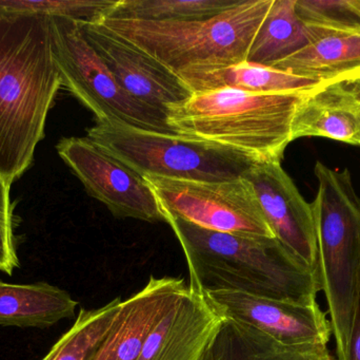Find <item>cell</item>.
<instances>
[{
	"label": "cell",
	"instance_id": "obj_1",
	"mask_svg": "<svg viewBox=\"0 0 360 360\" xmlns=\"http://www.w3.org/2000/svg\"><path fill=\"white\" fill-rule=\"evenodd\" d=\"M60 88L50 17L0 14V175L11 185L33 162Z\"/></svg>",
	"mask_w": 360,
	"mask_h": 360
},
{
	"label": "cell",
	"instance_id": "obj_2",
	"mask_svg": "<svg viewBox=\"0 0 360 360\" xmlns=\"http://www.w3.org/2000/svg\"><path fill=\"white\" fill-rule=\"evenodd\" d=\"M184 251L188 287L197 293L231 291L302 304H316L317 273L276 238L215 232L165 216Z\"/></svg>",
	"mask_w": 360,
	"mask_h": 360
},
{
	"label": "cell",
	"instance_id": "obj_3",
	"mask_svg": "<svg viewBox=\"0 0 360 360\" xmlns=\"http://www.w3.org/2000/svg\"><path fill=\"white\" fill-rule=\"evenodd\" d=\"M310 91L256 93L224 88L192 93L168 107L167 123L176 135L233 148L260 162L281 163L294 141L296 112Z\"/></svg>",
	"mask_w": 360,
	"mask_h": 360
},
{
	"label": "cell",
	"instance_id": "obj_4",
	"mask_svg": "<svg viewBox=\"0 0 360 360\" xmlns=\"http://www.w3.org/2000/svg\"><path fill=\"white\" fill-rule=\"evenodd\" d=\"M274 0H241L209 19L139 20L108 17L96 23L179 75L247 61Z\"/></svg>",
	"mask_w": 360,
	"mask_h": 360
},
{
	"label": "cell",
	"instance_id": "obj_5",
	"mask_svg": "<svg viewBox=\"0 0 360 360\" xmlns=\"http://www.w3.org/2000/svg\"><path fill=\"white\" fill-rule=\"evenodd\" d=\"M316 198L311 204L317 241L316 273L329 306L338 360L348 346L360 271V199L350 171L317 162Z\"/></svg>",
	"mask_w": 360,
	"mask_h": 360
},
{
	"label": "cell",
	"instance_id": "obj_6",
	"mask_svg": "<svg viewBox=\"0 0 360 360\" xmlns=\"http://www.w3.org/2000/svg\"><path fill=\"white\" fill-rule=\"evenodd\" d=\"M86 137L143 177L198 182L240 179L257 159L213 142L97 122Z\"/></svg>",
	"mask_w": 360,
	"mask_h": 360
},
{
	"label": "cell",
	"instance_id": "obj_7",
	"mask_svg": "<svg viewBox=\"0 0 360 360\" xmlns=\"http://www.w3.org/2000/svg\"><path fill=\"white\" fill-rule=\"evenodd\" d=\"M52 52L61 87L95 114L97 122H115L143 130L175 133L167 116L139 103L118 84L101 55L86 40L78 21L50 17Z\"/></svg>",
	"mask_w": 360,
	"mask_h": 360
},
{
	"label": "cell",
	"instance_id": "obj_8",
	"mask_svg": "<svg viewBox=\"0 0 360 360\" xmlns=\"http://www.w3.org/2000/svg\"><path fill=\"white\" fill-rule=\"evenodd\" d=\"M143 178L164 216L215 232L275 238L253 187L243 177L226 182Z\"/></svg>",
	"mask_w": 360,
	"mask_h": 360
},
{
	"label": "cell",
	"instance_id": "obj_9",
	"mask_svg": "<svg viewBox=\"0 0 360 360\" xmlns=\"http://www.w3.org/2000/svg\"><path fill=\"white\" fill-rule=\"evenodd\" d=\"M61 160L88 194L117 218L166 222L153 190L143 175L103 151L88 137H65L57 144Z\"/></svg>",
	"mask_w": 360,
	"mask_h": 360
},
{
	"label": "cell",
	"instance_id": "obj_10",
	"mask_svg": "<svg viewBox=\"0 0 360 360\" xmlns=\"http://www.w3.org/2000/svg\"><path fill=\"white\" fill-rule=\"evenodd\" d=\"M222 318L250 325L288 347H328L331 323L319 304H302L239 292L202 294Z\"/></svg>",
	"mask_w": 360,
	"mask_h": 360
},
{
	"label": "cell",
	"instance_id": "obj_11",
	"mask_svg": "<svg viewBox=\"0 0 360 360\" xmlns=\"http://www.w3.org/2000/svg\"><path fill=\"white\" fill-rule=\"evenodd\" d=\"M275 238L302 264L316 272L317 241L312 206L279 162H258L243 175Z\"/></svg>",
	"mask_w": 360,
	"mask_h": 360
},
{
	"label": "cell",
	"instance_id": "obj_12",
	"mask_svg": "<svg viewBox=\"0 0 360 360\" xmlns=\"http://www.w3.org/2000/svg\"><path fill=\"white\" fill-rule=\"evenodd\" d=\"M120 86L139 103L166 114L168 107L191 97L179 76L143 51L96 23H79Z\"/></svg>",
	"mask_w": 360,
	"mask_h": 360
},
{
	"label": "cell",
	"instance_id": "obj_13",
	"mask_svg": "<svg viewBox=\"0 0 360 360\" xmlns=\"http://www.w3.org/2000/svg\"><path fill=\"white\" fill-rule=\"evenodd\" d=\"M221 321L188 285L150 332L139 360H199Z\"/></svg>",
	"mask_w": 360,
	"mask_h": 360
},
{
	"label": "cell",
	"instance_id": "obj_14",
	"mask_svg": "<svg viewBox=\"0 0 360 360\" xmlns=\"http://www.w3.org/2000/svg\"><path fill=\"white\" fill-rule=\"evenodd\" d=\"M186 287L182 278L152 276L143 289L122 300L93 360H139L150 332Z\"/></svg>",
	"mask_w": 360,
	"mask_h": 360
},
{
	"label": "cell",
	"instance_id": "obj_15",
	"mask_svg": "<svg viewBox=\"0 0 360 360\" xmlns=\"http://www.w3.org/2000/svg\"><path fill=\"white\" fill-rule=\"evenodd\" d=\"M319 137L360 146V92L353 82L321 84L296 112L294 141Z\"/></svg>",
	"mask_w": 360,
	"mask_h": 360
},
{
	"label": "cell",
	"instance_id": "obj_16",
	"mask_svg": "<svg viewBox=\"0 0 360 360\" xmlns=\"http://www.w3.org/2000/svg\"><path fill=\"white\" fill-rule=\"evenodd\" d=\"M272 68L321 84L354 82L360 78V33L331 30Z\"/></svg>",
	"mask_w": 360,
	"mask_h": 360
},
{
	"label": "cell",
	"instance_id": "obj_17",
	"mask_svg": "<svg viewBox=\"0 0 360 360\" xmlns=\"http://www.w3.org/2000/svg\"><path fill=\"white\" fill-rule=\"evenodd\" d=\"M78 302L65 290L46 283L13 285L0 280V325L52 327L73 318Z\"/></svg>",
	"mask_w": 360,
	"mask_h": 360
},
{
	"label": "cell",
	"instance_id": "obj_18",
	"mask_svg": "<svg viewBox=\"0 0 360 360\" xmlns=\"http://www.w3.org/2000/svg\"><path fill=\"white\" fill-rule=\"evenodd\" d=\"M295 4L296 0H274L252 42L247 61L272 67L331 31L304 23Z\"/></svg>",
	"mask_w": 360,
	"mask_h": 360
},
{
	"label": "cell",
	"instance_id": "obj_19",
	"mask_svg": "<svg viewBox=\"0 0 360 360\" xmlns=\"http://www.w3.org/2000/svg\"><path fill=\"white\" fill-rule=\"evenodd\" d=\"M177 76L191 93L224 88L256 93L296 92L313 90L321 84L249 61L210 71L184 72Z\"/></svg>",
	"mask_w": 360,
	"mask_h": 360
},
{
	"label": "cell",
	"instance_id": "obj_20",
	"mask_svg": "<svg viewBox=\"0 0 360 360\" xmlns=\"http://www.w3.org/2000/svg\"><path fill=\"white\" fill-rule=\"evenodd\" d=\"M288 347L250 325L224 318L199 360H291Z\"/></svg>",
	"mask_w": 360,
	"mask_h": 360
},
{
	"label": "cell",
	"instance_id": "obj_21",
	"mask_svg": "<svg viewBox=\"0 0 360 360\" xmlns=\"http://www.w3.org/2000/svg\"><path fill=\"white\" fill-rule=\"evenodd\" d=\"M120 298L94 310L82 309L73 327L41 360H93L120 311Z\"/></svg>",
	"mask_w": 360,
	"mask_h": 360
},
{
	"label": "cell",
	"instance_id": "obj_22",
	"mask_svg": "<svg viewBox=\"0 0 360 360\" xmlns=\"http://www.w3.org/2000/svg\"><path fill=\"white\" fill-rule=\"evenodd\" d=\"M241 0H120L116 18L139 20L209 19L234 8Z\"/></svg>",
	"mask_w": 360,
	"mask_h": 360
},
{
	"label": "cell",
	"instance_id": "obj_23",
	"mask_svg": "<svg viewBox=\"0 0 360 360\" xmlns=\"http://www.w3.org/2000/svg\"><path fill=\"white\" fill-rule=\"evenodd\" d=\"M120 1V0H118ZM116 0H0V14L41 15L84 23H99L112 16Z\"/></svg>",
	"mask_w": 360,
	"mask_h": 360
},
{
	"label": "cell",
	"instance_id": "obj_24",
	"mask_svg": "<svg viewBox=\"0 0 360 360\" xmlns=\"http://www.w3.org/2000/svg\"><path fill=\"white\" fill-rule=\"evenodd\" d=\"M295 8L308 25L360 33V0H296Z\"/></svg>",
	"mask_w": 360,
	"mask_h": 360
},
{
	"label": "cell",
	"instance_id": "obj_25",
	"mask_svg": "<svg viewBox=\"0 0 360 360\" xmlns=\"http://www.w3.org/2000/svg\"><path fill=\"white\" fill-rule=\"evenodd\" d=\"M11 184L0 175V272L12 275L19 266L13 234V206L10 199Z\"/></svg>",
	"mask_w": 360,
	"mask_h": 360
},
{
	"label": "cell",
	"instance_id": "obj_26",
	"mask_svg": "<svg viewBox=\"0 0 360 360\" xmlns=\"http://www.w3.org/2000/svg\"><path fill=\"white\" fill-rule=\"evenodd\" d=\"M342 360H360V271L350 337H349L348 346H347L346 352H345Z\"/></svg>",
	"mask_w": 360,
	"mask_h": 360
},
{
	"label": "cell",
	"instance_id": "obj_27",
	"mask_svg": "<svg viewBox=\"0 0 360 360\" xmlns=\"http://www.w3.org/2000/svg\"><path fill=\"white\" fill-rule=\"evenodd\" d=\"M354 82L355 86H356L357 88H359V92H360V80H354V82Z\"/></svg>",
	"mask_w": 360,
	"mask_h": 360
},
{
	"label": "cell",
	"instance_id": "obj_28",
	"mask_svg": "<svg viewBox=\"0 0 360 360\" xmlns=\"http://www.w3.org/2000/svg\"><path fill=\"white\" fill-rule=\"evenodd\" d=\"M359 80H360V78H359Z\"/></svg>",
	"mask_w": 360,
	"mask_h": 360
}]
</instances>
